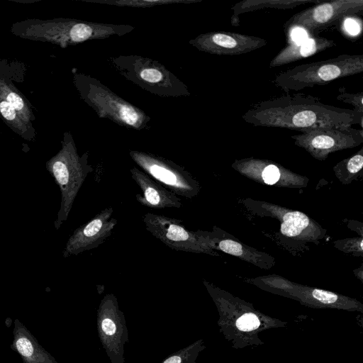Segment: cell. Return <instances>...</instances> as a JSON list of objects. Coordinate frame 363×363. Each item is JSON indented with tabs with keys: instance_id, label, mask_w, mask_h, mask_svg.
<instances>
[{
	"instance_id": "cell-27",
	"label": "cell",
	"mask_w": 363,
	"mask_h": 363,
	"mask_svg": "<svg viewBox=\"0 0 363 363\" xmlns=\"http://www.w3.org/2000/svg\"><path fill=\"white\" fill-rule=\"evenodd\" d=\"M347 28L350 33H356L358 31V26L350 19L347 21Z\"/></svg>"
},
{
	"instance_id": "cell-22",
	"label": "cell",
	"mask_w": 363,
	"mask_h": 363,
	"mask_svg": "<svg viewBox=\"0 0 363 363\" xmlns=\"http://www.w3.org/2000/svg\"><path fill=\"white\" fill-rule=\"evenodd\" d=\"M336 99L344 103L351 104L354 109L363 113V91L349 93L345 88L340 87L337 90Z\"/></svg>"
},
{
	"instance_id": "cell-25",
	"label": "cell",
	"mask_w": 363,
	"mask_h": 363,
	"mask_svg": "<svg viewBox=\"0 0 363 363\" xmlns=\"http://www.w3.org/2000/svg\"><path fill=\"white\" fill-rule=\"evenodd\" d=\"M0 111L6 119L13 120L16 117V109L6 101L0 103Z\"/></svg>"
},
{
	"instance_id": "cell-12",
	"label": "cell",
	"mask_w": 363,
	"mask_h": 363,
	"mask_svg": "<svg viewBox=\"0 0 363 363\" xmlns=\"http://www.w3.org/2000/svg\"><path fill=\"white\" fill-rule=\"evenodd\" d=\"M113 208L108 206L86 223L74 230L67 241L62 252L64 258L77 255L99 247L109 238L118 224L113 217Z\"/></svg>"
},
{
	"instance_id": "cell-15",
	"label": "cell",
	"mask_w": 363,
	"mask_h": 363,
	"mask_svg": "<svg viewBox=\"0 0 363 363\" xmlns=\"http://www.w3.org/2000/svg\"><path fill=\"white\" fill-rule=\"evenodd\" d=\"M132 179L140 188L142 194H137V201L143 206L154 209L179 208L181 199L150 177L145 172L133 167L130 169Z\"/></svg>"
},
{
	"instance_id": "cell-7",
	"label": "cell",
	"mask_w": 363,
	"mask_h": 363,
	"mask_svg": "<svg viewBox=\"0 0 363 363\" xmlns=\"http://www.w3.org/2000/svg\"><path fill=\"white\" fill-rule=\"evenodd\" d=\"M363 13L362 0L321 1L293 15L284 26L286 39L298 28L311 37L347 18Z\"/></svg>"
},
{
	"instance_id": "cell-3",
	"label": "cell",
	"mask_w": 363,
	"mask_h": 363,
	"mask_svg": "<svg viewBox=\"0 0 363 363\" xmlns=\"http://www.w3.org/2000/svg\"><path fill=\"white\" fill-rule=\"evenodd\" d=\"M74 80L82 99L100 118L108 119L134 130L149 128L150 116L115 94L100 80L85 74H77Z\"/></svg>"
},
{
	"instance_id": "cell-21",
	"label": "cell",
	"mask_w": 363,
	"mask_h": 363,
	"mask_svg": "<svg viewBox=\"0 0 363 363\" xmlns=\"http://www.w3.org/2000/svg\"><path fill=\"white\" fill-rule=\"evenodd\" d=\"M205 348L203 340H198L170 354L161 363H196V359L200 352Z\"/></svg>"
},
{
	"instance_id": "cell-24",
	"label": "cell",
	"mask_w": 363,
	"mask_h": 363,
	"mask_svg": "<svg viewBox=\"0 0 363 363\" xmlns=\"http://www.w3.org/2000/svg\"><path fill=\"white\" fill-rule=\"evenodd\" d=\"M345 168L350 174L358 173L363 167V149L361 148L355 155L337 164Z\"/></svg>"
},
{
	"instance_id": "cell-4",
	"label": "cell",
	"mask_w": 363,
	"mask_h": 363,
	"mask_svg": "<svg viewBox=\"0 0 363 363\" xmlns=\"http://www.w3.org/2000/svg\"><path fill=\"white\" fill-rule=\"evenodd\" d=\"M111 67L129 82L160 97L189 96L186 85L157 60L137 55L107 59Z\"/></svg>"
},
{
	"instance_id": "cell-23",
	"label": "cell",
	"mask_w": 363,
	"mask_h": 363,
	"mask_svg": "<svg viewBox=\"0 0 363 363\" xmlns=\"http://www.w3.org/2000/svg\"><path fill=\"white\" fill-rule=\"evenodd\" d=\"M259 162L263 167L262 177L264 182L269 185L277 183L281 175L279 167L272 163L267 164V161L264 160H259Z\"/></svg>"
},
{
	"instance_id": "cell-11",
	"label": "cell",
	"mask_w": 363,
	"mask_h": 363,
	"mask_svg": "<svg viewBox=\"0 0 363 363\" xmlns=\"http://www.w3.org/2000/svg\"><path fill=\"white\" fill-rule=\"evenodd\" d=\"M145 229L165 245L177 251L214 255L213 250L203 243L194 231L186 229L182 220L146 213L143 216Z\"/></svg>"
},
{
	"instance_id": "cell-13",
	"label": "cell",
	"mask_w": 363,
	"mask_h": 363,
	"mask_svg": "<svg viewBox=\"0 0 363 363\" xmlns=\"http://www.w3.org/2000/svg\"><path fill=\"white\" fill-rule=\"evenodd\" d=\"M197 50L217 55H240L258 50L267 43L264 38L230 31L202 33L189 41Z\"/></svg>"
},
{
	"instance_id": "cell-26",
	"label": "cell",
	"mask_w": 363,
	"mask_h": 363,
	"mask_svg": "<svg viewBox=\"0 0 363 363\" xmlns=\"http://www.w3.org/2000/svg\"><path fill=\"white\" fill-rule=\"evenodd\" d=\"M6 101L9 102L16 110H21L23 107V99L14 92H11L6 96Z\"/></svg>"
},
{
	"instance_id": "cell-28",
	"label": "cell",
	"mask_w": 363,
	"mask_h": 363,
	"mask_svg": "<svg viewBox=\"0 0 363 363\" xmlns=\"http://www.w3.org/2000/svg\"><path fill=\"white\" fill-rule=\"evenodd\" d=\"M13 323V320L11 318H7L6 320H5V324L6 325L7 328H10L11 326V324Z\"/></svg>"
},
{
	"instance_id": "cell-19",
	"label": "cell",
	"mask_w": 363,
	"mask_h": 363,
	"mask_svg": "<svg viewBox=\"0 0 363 363\" xmlns=\"http://www.w3.org/2000/svg\"><path fill=\"white\" fill-rule=\"evenodd\" d=\"M87 3L106 4L109 6L133 7V8H151L157 6L195 4L202 0H82Z\"/></svg>"
},
{
	"instance_id": "cell-17",
	"label": "cell",
	"mask_w": 363,
	"mask_h": 363,
	"mask_svg": "<svg viewBox=\"0 0 363 363\" xmlns=\"http://www.w3.org/2000/svg\"><path fill=\"white\" fill-rule=\"evenodd\" d=\"M335 45L334 40L319 35L298 43H290L272 58L269 67L274 68L294 62Z\"/></svg>"
},
{
	"instance_id": "cell-14",
	"label": "cell",
	"mask_w": 363,
	"mask_h": 363,
	"mask_svg": "<svg viewBox=\"0 0 363 363\" xmlns=\"http://www.w3.org/2000/svg\"><path fill=\"white\" fill-rule=\"evenodd\" d=\"M268 284L309 307L363 312V305L359 301L331 291L274 281Z\"/></svg>"
},
{
	"instance_id": "cell-10",
	"label": "cell",
	"mask_w": 363,
	"mask_h": 363,
	"mask_svg": "<svg viewBox=\"0 0 363 363\" xmlns=\"http://www.w3.org/2000/svg\"><path fill=\"white\" fill-rule=\"evenodd\" d=\"M294 143L318 160L333 152L354 147L363 143V130L352 127L318 128L291 135Z\"/></svg>"
},
{
	"instance_id": "cell-20",
	"label": "cell",
	"mask_w": 363,
	"mask_h": 363,
	"mask_svg": "<svg viewBox=\"0 0 363 363\" xmlns=\"http://www.w3.org/2000/svg\"><path fill=\"white\" fill-rule=\"evenodd\" d=\"M281 232L288 237H296L308 226L309 218L300 211H291L285 213L282 218Z\"/></svg>"
},
{
	"instance_id": "cell-5",
	"label": "cell",
	"mask_w": 363,
	"mask_h": 363,
	"mask_svg": "<svg viewBox=\"0 0 363 363\" xmlns=\"http://www.w3.org/2000/svg\"><path fill=\"white\" fill-rule=\"evenodd\" d=\"M363 72V55L344 54L335 57L301 64L283 71L273 80L286 94L325 85L332 81Z\"/></svg>"
},
{
	"instance_id": "cell-2",
	"label": "cell",
	"mask_w": 363,
	"mask_h": 363,
	"mask_svg": "<svg viewBox=\"0 0 363 363\" xmlns=\"http://www.w3.org/2000/svg\"><path fill=\"white\" fill-rule=\"evenodd\" d=\"M218 311L220 333L235 348L259 345L262 331L283 327L285 323L256 311L252 306L203 281Z\"/></svg>"
},
{
	"instance_id": "cell-9",
	"label": "cell",
	"mask_w": 363,
	"mask_h": 363,
	"mask_svg": "<svg viewBox=\"0 0 363 363\" xmlns=\"http://www.w3.org/2000/svg\"><path fill=\"white\" fill-rule=\"evenodd\" d=\"M96 323L100 342L111 363H125L124 345L128 342V330L114 294H108L101 299Z\"/></svg>"
},
{
	"instance_id": "cell-6",
	"label": "cell",
	"mask_w": 363,
	"mask_h": 363,
	"mask_svg": "<svg viewBox=\"0 0 363 363\" xmlns=\"http://www.w3.org/2000/svg\"><path fill=\"white\" fill-rule=\"evenodd\" d=\"M46 169L61 192V202L54 226L58 230L67 220L74 199L87 176L94 171L89 152L79 156L70 135H67L60 152L49 160Z\"/></svg>"
},
{
	"instance_id": "cell-8",
	"label": "cell",
	"mask_w": 363,
	"mask_h": 363,
	"mask_svg": "<svg viewBox=\"0 0 363 363\" xmlns=\"http://www.w3.org/2000/svg\"><path fill=\"white\" fill-rule=\"evenodd\" d=\"M129 155L143 172L176 195L191 199L199 194V183L184 167L146 152L130 150Z\"/></svg>"
},
{
	"instance_id": "cell-1",
	"label": "cell",
	"mask_w": 363,
	"mask_h": 363,
	"mask_svg": "<svg viewBox=\"0 0 363 363\" xmlns=\"http://www.w3.org/2000/svg\"><path fill=\"white\" fill-rule=\"evenodd\" d=\"M242 120L254 126L280 128L303 132L330 127H362L363 113L354 108L328 105L316 96L286 94L261 101L242 115Z\"/></svg>"
},
{
	"instance_id": "cell-16",
	"label": "cell",
	"mask_w": 363,
	"mask_h": 363,
	"mask_svg": "<svg viewBox=\"0 0 363 363\" xmlns=\"http://www.w3.org/2000/svg\"><path fill=\"white\" fill-rule=\"evenodd\" d=\"M11 349L18 353L23 363H57L55 357L40 345L30 330L18 318L14 320Z\"/></svg>"
},
{
	"instance_id": "cell-18",
	"label": "cell",
	"mask_w": 363,
	"mask_h": 363,
	"mask_svg": "<svg viewBox=\"0 0 363 363\" xmlns=\"http://www.w3.org/2000/svg\"><path fill=\"white\" fill-rule=\"evenodd\" d=\"M321 1L320 0H242L232 6L233 13L231 17V23L233 25L235 21L238 25V16L248 12L265 9H289L301 5L315 4Z\"/></svg>"
}]
</instances>
